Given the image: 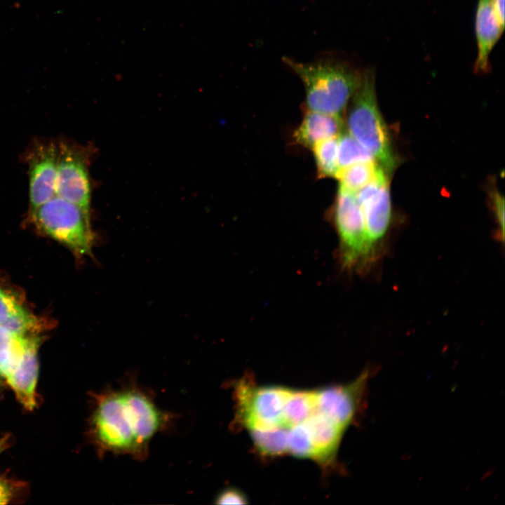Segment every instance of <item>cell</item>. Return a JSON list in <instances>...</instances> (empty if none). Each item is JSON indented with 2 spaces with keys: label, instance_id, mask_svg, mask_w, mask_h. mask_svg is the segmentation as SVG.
<instances>
[{
  "label": "cell",
  "instance_id": "cell-1",
  "mask_svg": "<svg viewBox=\"0 0 505 505\" xmlns=\"http://www.w3.org/2000/svg\"><path fill=\"white\" fill-rule=\"evenodd\" d=\"M95 398L91 434L102 454L144 460L152 438L173 424L175 415L159 408L152 393L135 381L108 387Z\"/></svg>",
  "mask_w": 505,
  "mask_h": 505
},
{
  "label": "cell",
  "instance_id": "cell-2",
  "mask_svg": "<svg viewBox=\"0 0 505 505\" xmlns=\"http://www.w3.org/2000/svg\"><path fill=\"white\" fill-rule=\"evenodd\" d=\"M283 61L302 81L307 109L314 112L341 116L362 80L363 72L337 59Z\"/></svg>",
  "mask_w": 505,
  "mask_h": 505
},
{
  "label": "cell",
  "instance_id": "cell-3",
  "mask_svg": "<svg viewBox=\"0 0 505 505\" xmlns=\"http://www.w3.org/2000/svg\"><path fill=\"white\" fill-rule=\"evenodd\" d=\"M350 101L346 120L348 133L372 154L386 172H391L396 159L377 105L372 69L363 72L361 82Z\"/></svg>",
  "mask_w": 505,
  "mask_h": 505
},
{
  "label": "cell",
  "instance_id": "cell-4",
  "mask_svg": "<svg viewBox=\"0 0 505 505\" xmlns=\"http://www.w3.org/2000/svg\"><path fill=\"white\" fill-rule=\"evenodd\" d=\"M30 219L44 234L82 258L92 254L95 236L90 217L80 207L58 196L30 210Z\"/></svg>",
  "mask_w": 505,
  "mask_h": 505
},
{
  "label": "cell",
  "instance_id": "cell-5",
  "mask_svg": "<svg viewBox=\"0 0 505 505\" xmlns=\"http://www.w3.org/2000/svg\"><path fill=\"white\" fill-rule=\"evenodd\" d=\"M343 269L363 273L377 262L371 252L361 207L355 192L339 185L333 209Z\"/></svg>",
  "mask_w": 505,
  "mask_h": 505
},
{
  "label": "cell",
  "instance_id": "cell-6",
  "mask_svg": "<svg viewBox=\"0 0 505 505\" xmlns=\"http://www.w3.org/2000/svg\"><path fill=\"white\" fill-rule=\"evenodd\" d=\"M55 195L90 213L91 182L89 164L91 146H82L60 140L58 143Z\"/></svg>",
  "mask_w": 505,
  "mask_h": 505
},
{
  "label": "cell",
  "instance_id": "cell-7",
  "mask_svg": "<svg viewBox=\"0 0 505 505\" xmlns=\"http://www.w3.org/2000/svg\"><path fill=\"white\" fill-rule=\"evenodd\" d=\"M290 391L281 386H255L247 380L239 382L235 386L239 421L249 430L278 427Z\"/></svg>",
  "mask_w": 505,
  "mask_h": 505
},
{
  "label": "cell",
  "instance_id": "cell-8",
  "mask_svg": "<svg viewBox=\"0 0 505 505\" xmlns=\"http://www.w3.org/2000/svg\"><path fill=\"white\" fill-rule=\"evenodd\" d=\"M376 177L355 192L363 210L368 240L377 261L383 252L391 221V205L386 172L381 168Z\"/></svg>",
  "mask_w": 505,
  "mask_h": 505
},
{
  "label": "cell",
  "instance_id": "cell-9",
  "mask_svg": "<svg viewBox=\"0 0 505 505\" xmlns=\"http://www.w3.org/2000/svg\"><path fill=\"white\" fill-rule=\"evenodd\" d=\"M369 377L365 370L349 384L316 391V410L346 429L360 410Z\"/></svg>",
  "mask_w": 505,
  "mask_h": 505
},
{
  "label": "cell",
  "instance_id": "cell-10",
  "mask_svg": "<svg viewBox=\"0 0 505 505\" xmlns=\"http://www.w3.org/2000/svg\"><path fill=\"white\" fill-rule=\"evenodd\" d=\"M58 144L54 141L36 142L27 156L30 210L55 196Z\"/></svg>",
  "mask_w": 505,
  "mask_h": 505
},
{
  "label": "cell",
  "instance_id": "cell-11",
  "mask_svg": "<svg viewBox=\"0 0 505 505\" xmlns=\"http://www.w3.org/2000/svg\"><path fill=\"white\" fill-rule=\"evenodd\" d=\"M39 335L28 336L22 355L6 382L18 400L27 410L36 405L35 390L39 373L38 351L41 342Z\"/></svg>",
  "mask_w": 505,
  "mask_h": 505
},
{
  "label": "cell",
  "instance_id": "cell-12",
  "mask_svg": "<svg viewBox=\"0 0 505 505\" xmlns=\"http://www.w3.org/2000/svg\"><path fill=\"white\" fill-rule=\"evenodd\" d=\"M504 27L500 23L490 0H478L475 15L477 55L474 69L478 73L488 71L490 54L501 37Z\"/></svg>",
  "mask_w": 505,
  "mask_h": 505
},
{
  "label": "cell",
  "instance_id": "cell-13",
  "mask_svg": "<svg viewBox=\"0 0 505 505\" xmlns=\"http://www.w3.org/2000/svg\"><path fill=\"white\" fill-rule=\"evenodd\" d=\"M304 422L314 449V459L324 464L332 462L346 429L316 410Z\"/></svg>",
  "mask_w": 505,
  "mask_h": 505
},
{
  "label": "cell",
  "instance_id": "cell-14",
  "mask_svg": "<svg viewBox=\"0 0 505 505\" xmlns=\"http://www.w3.org/2000/svg\"><path fill=\"white\" fill-rule=\"evenodd\" d=\"M342 125L341 116L307 110L292 137L296 144L311 149L320 141L339 137Z\"/></svg>",
  "mask_w": 505,
  "mask_h": 505
},
{
  "label": "cell",
  "instance_id": "cell-15",
  "mask_svg": "<svg viewBox=\"0 0 505 505\" xmlns=\"http://www.w3.org/2000/svg\"><path fill=\"white\" fill-rule=\"evenodd\" d=\"M316 410V391L291 389L286 399L278 427L290 429L303 423Z\"/></svg>",
  "mask_w": 505,
  "mask_h": 505
},
{
  "label": "cell",
  "instance_id": "cell-16",
  "mask_svg": "<svg viewBox=\"0 0 505 505\" xmlns=\"http://www.w3.org/2000/svg\"><path fill=\"white\" fill-rule=\"evenodd\" d=\"M28 336L12 332L0 326V379L6 381L15 368Z\"/></svg>",
  "mask_w": 505,
  "mask_h": 505
},
{
  "label": "cell",
  "instance_id": "cell-17",
  "mask_svg": "<svg viewBox=\"0 0 505 505\" xmlns=\"http://www.w3.org/2000/svg\"><path fill=\"white\" fill-rule=\"evenodd\" d=\"M380 169L374 161L361 162L339 168L335 177L340 186L356 192L373 180Z\"/></svg>",
  "mask_w": 505,
  "mask_h": 505
},
{
  "label": "cell",
  "instance_id": "cell-18",
  "mask_svg": "<svg viewBox=\"0 0 505 505\" xmlns=\"http://www.w3.org/2000/svg\"><path fill=\"white\" fill-rule=\"evenodd\" d=\"M250 432L256 447L263 454L277 456L288 452L287 429H252Z\"/></svg>",
  "mask_w": 505,
  "mask_h": 505
},
{
  "label": "cell",
  "instance_id": "cell-19",
  "mask_svg": "<svg viewBox=\"0 0 505 505\" xmlns=\"http://www.w3.org/2000/svg\"><path fill=\"white\" fill-rule=\"evenodd\" d=\"M319 177H335L338 170V137L323 140L311 148Z\"/></svg>",
  "mask_w": 505,
  "mask_h": 505
},
{
  "label": "cell",
  "instance_id": "cell-20",
  "mask_svg": "<svg viewBox=\"0 0 505 505\" xmlns=\"http://www.w3.org/2000/svg\"><path fill=\"white\" fill-rule=\"evenodd\" d=\"M337 157L339 168L375 159L372 154L349 133H341L338 137Z\"/></svg>",
  "mask_w": 505,
  "mask_h": 505
},
{
  "label": "cell",
  "instance_id": "cell-21",
  "mask_svg": "<svg viewBox=\"0 0 505 505\" xmlns=\"http://www.w3.org/2000/svg\"><path fill=\"white\" fill-rule=\"evenodd\" d=\"M288 452L302 458L314 457V449L305 422L288 429Z\"/></svg>",
  "mask_w": 505,
  "mask_h": 505
},
{
  "label": "cell",
  "instance_id": "cell-22",
  "mask_svg": "<svg viewBox=\"0 0 505 505\" xmlns=\"http://www.w3.org/2000/svg\"><path fill=\"white\" fill-rule=\"evenodd\" d=\"M24 308L15 295L0 286V326Z\"/></svg>",
  "mask_w": 505,
  "mask_h": 505
},
{
  "label": "cell",
  "instance_id": "cell-23",
  "mask_svg": "<svg viewBox=\"0 0 505 505\" xmlns=\"http://www.w3.org/2000/svg\"><path fill=\"white\" fill-rule=\"evenodd\" d=\"M245 496L236 489L223 490L216 498L218 504H245L247 503Z\"/></svg>",
  "mask_w": 505,
  "mask_h": 505
},
{
  "label": "cell",
  "instance_id": "cell-24",
  "mask_svg": "<svg viewBox=\"0 0 505 505\" xmlns=\"http://www.w3.org/2000/svg\"><path fill=\"white\" fill-rule=\"evenodd\" d=\"M493 208L496 216V219L499 225V238L504 240V197L500 196L499 193H495L492 196Z\"/></svg>",
  "mask_w": 505,
  "mask_h": 505
},
{
  "label": "cell",
  "instance_id": "cell-25",
  "mask_svg": "<svg viewBox=\"0 0 505 505\" xmlns=\"http://www.w3.org/2000/svg\"><path fill=\"white\" fill-rule=\"evenodd\" d=\"M494 11L500 22L505 25V0H490Z\"/></svg>",
  "mask_w": 505,
  "mask_h": 505
},
{
  "label": "cell",
  "instance_id": "cell-26",
  "mask_svg": "<svg viewBox=\"0 0 505 505\" xmlns=\"http://www.w3.org/2000/svg\"><path fill=\"white\" fill-rule=\"evenodd\" d=\"M12 490L9 485L0 478V504H5L10 501Z\"/></svg>",
  "mask_w": 505,
  "mask_h": 505
},
{
  "label": "cell",
  "instance_id": "cell-27",
  "mask_svg": "<svg viewBox=\"0 0 505 505\" xmlns=\"http://www.w3.org/2000/svg\"><path fill=\"white\" fill-rule=\"evenodd\" d=\"M8 441L7 438L0 439V454L8 447Z\"/></svg>",
  "mask_w": 505,
  "mask_h": 505
}]
</instances>
